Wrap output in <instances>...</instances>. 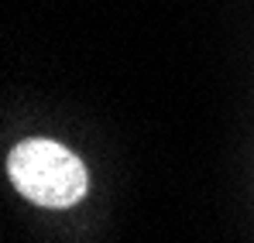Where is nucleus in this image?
<instances>
[{
    "label": "nucleus",
    "instance_id": "f257e3e1",
    "mask_svg": "<svg viewBox=\"0 0 254 243\" xmlns=\"http://www.w3.org/2000/svg\"><path fill=\"white\" fill-rule=\"evenodd\" d=\"M7 175L28 202L42 209H69L86 195V164L48 137H28L7 154Z\"/></svg>",
    "mask_w": 254,
    "mask_h": 243
}]
</instances>
